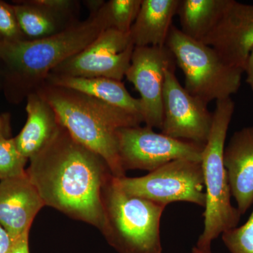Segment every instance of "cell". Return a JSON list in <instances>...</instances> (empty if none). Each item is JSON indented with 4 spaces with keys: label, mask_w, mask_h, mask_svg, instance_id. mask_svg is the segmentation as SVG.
<instances>
[{
    "label": "cell",
    "mask_w": 253,
    "mask_h": 253,
    "mask_svg": "<svg viewBox=\"0 0 253 253\" xmlns=\"http://www.w3.org/2000/svg\"><path fill=\"white\" fill-rule=\"evenodd\" d=\"M29 161L26 174L44 206L102 230L103 189L112 173L101 156L61 126L52 140Z\"/></svg>",
    "instance_id": "obj_1"
},
{
    "label": "cell",
    "mask_w": 253,
    "mask_h": 253,
    "mask_svg": "<svg viewBox=\"0 0 253 253\" xmlns=\"http://www.w3.org/2000/svg\"><path fill=\"white\" fill-rule=\"evenodd\" d=\"M106 1L96 14L58 34L36 41H0L3 87L18 103L36 92L55 68L110 29Z\"/></svg>",
    "instance_id": "obj_2"
},
{
    "label": "cell",
    "mask_w": 253,
    "mask_h": 253,
    "mask_svg": "<svg viewBox=\"0 0 253 253\" xmlns=\"http://www.w3.org/2000/svg\"><path fill=\"white\" fill-rule=\"evenodd\" d=\"M54 109L69 134L109 166L115 177L126 176L118 153V131L144 123L139 115L80 91L44 83L36 91Z\"/></svg>",
    "instance_id": "obj_3"
},
{
    "label": "cell",
    "mask_w": 253,
    "mask_h": 253,
    "mask_svg": "<svg viewBox=\"0 0 253 253\" xmlns=\"http://www.w3.org/2000/svg\"><path fill=\"white\" fill-rule=\"evenodd\" d=\"M235 110L231 98L216 101L212 113L211 133L202 154L206 204L204 229L196 247L211 250V244L218 236L237 226L241 213L231 203V190L224 164V151L228 129Z\"/></svg>",
    "instance_id": "obj_4"
},
{
    "label": "cell",
    "mask_w": 253,
    "mask_h": 253,
    "mask_svg": "<svg viewBox=\"0 0 253 253\" xmlns=\"http://www.w3.org/2000/svg\"><path fill=\"white\" fill-rule=\"evenodd\" d=\"M104 225L101 232L120 253H162L161 219L166 206L131 196L111 174L102 193Z\"/></svg>",
    "instance_id": "obj_5"
},
{
    "label": "cell",
    "mask_w": 253,
    "mask_h": 253,
    "mask_svg": "<svg viewBox=\"0 0 253 253\" xmlns=\"http://www.w3.org/2000/svg\"><path fill=\"white\" fill-rule=\"evenodd\" d=\"M166 46L184 76V89L206 104L231 98L241 84V68L226 64L212 46L172 26Z\"/></svg>",
    "instance_id": "obj_6"
},
{
    "label": "cell",
    "mask_w": 253,
    "mask_h": 253,
    "mask_svg": "<svg viewBox=\"0 0 253 253\" xmlns=\"http://www.w3.org/2000/svg\"><path fill=\"white\" fill-rule=\"evenodd\" d=\"M126 194L167 206L174 202H188L205 208L204 172L201 163L179 159L139 177H115Z\"/></svg>",
    "instance_id": "obj_7"
},
{
    "label": "cell",
    "mask_w": 253,
    "mask_h": 253,
    "mask_svg": "<svg viewBox=\"0 0 253 253\" xmlns=\"http://www.w3.org/2000/svg\"><path fill=\"white\" fill-rule=\"evenodd\" d=\"M118 153L125 172H149L175 160L201 163L205 145L180 140L146 126L123 128L118 133Z\"/></svg>",
    "instance_id": "obj_8"
},
{
    "label": "cell",
    "mask_w": 253,
    "mask_h": 253,
    "mask_svg": "<svg viewBox=\"0 0 253 253\" xmlns=\"http://www.w3.org/2000/svg\"><path fill=\"white\" fill-rule=\"evenodd\" d=\"M134 49L129 33L110 28L103 31L85 49L61 63L50 74L122 81L130 66Z\"/></svg>",
    "instance_id": "obj_9"
},
{
    "label": "cell",
    "mask_w": 253,
    "mask_h": 253,
    "mask_svg": "<svg viewBox=\"0 0 253 253\" xmlns=\"http://www.w3.org/2000/svg\"><path fill=\"white\" fill-rule=\"evenodd\" d=\"M174 69L167 68L165 73L161 133L174 139L205 145L212 127V113L207 104L184 89Z\"/></svg>",
    "instance_id": "obj_10"
},
{
    "label": "cell",
    "mask_w": 253,
    "mask_h": 253,
    "mask_svg": "<svg viewBox=\"0 0 253 253\" xmlns=\"http://www.w3.org/2000/svg\"><path fill=\"white\" fill-rule=\"evenodd\" d=\"M167 46H134L126 78L140 95L141 117L146 126L161 129L163 121L165 73L175 68Z\"/></svg>",
    "instance_id": "obj_11"
},
{
    "label": "cell",
    "mask_w": 253,
    "mask_h": 253,
    "mask_svg": "<svg viewBox=\"0 0 253 253\" xmlns=\"http://www.w3.org/2000/svg\"><path fill=\"white\" fill-rule=\"evenodd\" d=\"M202 42L214 48L226 64L244 71L253 46V4L228 0L219 22Z\"/></svg>",
    "instance_id": "obj_12"
},
{
    "label": "cell",
    "mask_w": 253,
    "mask_h": 253,
    "mask_svg": "<svg viewBox=\"0 0 253 253\" xmlns=\"http://www.w3.org/2000/svg\"><path fill=\"white\" fill-rule=\"evenodd\" d=\"M44 204L27 174L0 182V225L14 241L29 233Z\"/></svg>",
    "instance_id": "obj_13"
},
{
    "label": "cell",
    "mask_w": 253,
    "mask_h": 253,
    "mask_svg": "<svg viewBox=\"0 0 253 253\" xmlns=\"http://www.w3.org/2000/svg\"><path fill=\"white\" fill-rule=\"evenodd\" d=\"M231 196L244 214L253 204V126L235 131L224 151Z\"/></svg>",
    "instance_id": "obj_14"
},
{
    "label": "cell",
    "mask_w": 253,
    "mask_h": 253,
    "mask_svg": "<svg viewBox=\"0 0 253 253\" xmlns=\"http://www.w3.org/2000/svg\"><path fill=\"white\" fill-rule=\"evenodd\" d=\"M26 101L27 121L14 139L20 154L30 160L52 140L61 124L54 109L38 92L28 95Z\"/></svg>",
    "instance_id": "obj_15"
},
{
    "label": "cell",
    "mask_w": 253,
    "mask_h": 253,
    "mask_svg": "<svg viewBox=\"0 0 253 253\" xmlns=\"http://www.w3.org/2000/svg\"><path fill=\"white\" fill-rule=\"evenodd\" d=\"M179 0H142L129 32L134 46H165Z\"/></svg>",
    "instance_id": "obj_16"
},
{
    "label": "cell",
    "mask_w": 253,
    "mask_h": 253,
    "mask_svg": "<svg viewBox=\"0 0 253 253\" xmlns=\"http://www.w3.org/2000/svg\"><path fill=\"white\" fill-rule=\"evenodd\" d=\"M45 82L89 95L141 117L140 100L129 94L122 81L106 78L70 77L49 74Z\"/></svg>",
    "instance_id": "obj_17"
},
{
    "label": "cell",
    "mask_w": 253,
    "mask_h": 253,
    "mask_svg": "<svg viewBox=\"0 0 253 253\" xmlns=\"http://www.w3.org/2000/svg\"><path fill=\"white\" fill-rule=\"evenodd\" d=\"M13 6L20 29L28 41L54 36L81 21L76 15L48 9L36 0L18 1Z\"/></svg>",
    "instance_id": "obj_18"
},
{
    "label": "cell",
    "mask_w": 253,
    "mask_h": 253,
    "mask_svg": "<svg viewBox=\"0 0 253 253\" xmlns=\"http://www.w3.org/2000/svg\"><path fill=\"white\" fill-rule=\"evenodd\" d=\"M228 0H179L176 15L180 31L202 42L219 22Z\"/></svg>",
    "instance_id": "obj_19"
},
{
    "label": "cell",
    "mask_w": 253,
    "mask_h": 253,
    "mask_svg": "<svg viewBox=\"0 0 253 253\" xmlns=\"http://www.w3.org/2000/svg\"><path fill=\"white\" fill-rule=\"evenodd\" d=\"M142 0H110L106 1L111 29L129 33L140 9Z\"/></svg>",
    "instance_id": "obj_20"
},
{
    "label": "cell",
    "mask_w": 253,
    "mask_h": 253,
    "mask_svg": "<svg viewBox=\"0 0 253 253\" xmlns=\"http://www.w3.org/2000/svg\"><path fill=\"white\" fill-rule=\"evenodd\" d=\"M28 160L20 154L14 138L0 136V179L17 177L26 174Z\"/></svg>",
    "instance_id": "obj_21"
},
{
    "label": "cell",
    "mask_w": 253,
    "mask_h": 253,
    "mask_svg": "<svg viewBox=\"0 0 253 253\" xmlns=\"http://www.w3.org/2000/svg\"><path fill=\"white\" fill-rule=\"evenodd\" d=\"M221 239L231 253H253V211L244 225L226 231Z\"/></svg>",
    "instance_id": "obj_22"
},
{
    "label": "cell",
    "mask_w": 253,
    "mask_h": 253,
    "mask_svg": "<svg viewBox=\"0 0 253 253\" xmlns=\"http://www.w3.org/2000/svg\"><path fill=\"white\" fill-rule=\"evenodd\" d=\"M20 29L14 6L0 1V41H25Z\"/></svg>",
    "instance_id": "obj_23"
},
{
    "label": "cell",
    "mask_w": 253,
    "mask_h": 253,
    "mask_svg": "<svg viewBox=\"0 0 253 253\" xmlns=\"http://www.w3.org/2000/svg\"><path fill=\"white\" fill-rule=\"evenodd\" d=\"M14 241L7 231L0 225V253H9Z\"/></svg>",
    "instance_id": "obj_24"
},
{
    "label": "cell",
    "mask_w": 253,
    "mask_h": 253,
    "mask_svg": "<svg viewBox=\"0 0 253 253\" xmlns=\"http://www.w3.org/2000/svg\"><path fill=\"white\" fill-rule=\"evenodd\" d=\"M28 236H29V233H26L16 240L9 253H30Z\"/></svg>",
    "instance_id": "obj_25"
},
{
    "label": "cell",
    "mask_w": 253,
    "mask_h": 253,
    "mask_svg": "<svg viewBox=\"0 0 253 253\" xmlns=\"http://www.w3.org/2000/svg\"><path fill=\"white\" fill-rule=\"evenodd\" d=\"M244 73H246V83L251 86L253 91V46L250 51L245 65Z\"/></svg>",
    "instance_id": "obj_26"
},
{
    "label": "cell",
    "mask_w": 253,
    "mask_h": 253,
    "mask_svg": "<svg viewBox=\"0 0 253 253\" xmlns=\"http://www.w3.org/2000/svg\"><path fill=\"white\" fill-rule=\"evenodd\" d=\"M106 1L104 0H86L84 1L86 7L89 10V14H96L104 6Z\"/></svg>",
    "instance_id": "obj_27"
},
{
    "label": "cell",
    "mask_w": 253,
    "mask_h": 253,
    "mask_svg": "<svg viewBox=\"0 0 253 253\" xmlns=\"http://www.w3.org/2000/svg\"><path fill=\"white\" fill-rule=\"evenodd\" d=\"M5 121H6L0 117V136H6V126H5Z\"/></svg>",
    "instance_id": "obj_28"
},
{
    "label": "cell",
    "mask_w": 253,
    "mask_h": 253,
    "mask_svg": "<svg viewBox=\"0 0 253 253\" xmlns=\"http://www.w3.org/2000/svg\"><path fill=\"white\" fill-rule=\"evenodd\" d=\"M192 253H212L211 250H208V251H204V250H201L196 248V246L193 248Z\"/></svg>",
    "instance_id": "obj_29"
},
{
    "label": "cell",
    "mask_w": 253,
    "mask_h": 253,
    "mask_svg": "<svg viewBox=\"0 0 253 253\" xmlns=\"http://www.w3.org/2000/svg\"><path fill=\"white\" fill-rule=\"evenodd\" d=\"M0 86H3L2 67H1V63H0Z\"/></svg>",
    "instance_id": "obj_30"
}]
</instances>
